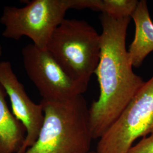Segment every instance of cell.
Wrapping results in <instances>:
<instances>
[{"instance_id": "obj_1", "label": "cell", "mask_w": 153, "mask_h": 153, "mask_svg": "<svg viewBox=\"0 0 153 153\" xmlns=\"http://www.w3.org/2000/svg\"><path fill=\"white\" fill-rule=\"evenodd\" d=\"M101 52L95 71L100 93L89 108L93 140L107 131L145 82L133 71L126 48L131 18H116L102 13Z\"/></svg>"}, {"instance_id": "obj_2", "label": "cell", "mask_w": 153, "mask_h": 153, "mask_svg": "<svg viewBox=\"0 0 153 153\" xmlns=\"http://www.w3.org/2000/svg\"><path fill=\"white\" fill-rule=\"evenodd\" d=\"M44 119L36 141L23 153H90L93 138L89 108L79 95L66 101L42 100Z\"/></svg>"}, {"instance_id": "obj_3", "label": "cell", "mask_w": 153, "mask_h": 153, "mask_svg": "<svg viewBox=\"0 0 153 153\" xmlns=\"http://www.w3.org/2000/svg\"><path fill=\"white\" fill-rule=\"evenodd\" d=\"M47 49L72 79L88 86L100 59L101 35L85 20L65 19Z\"/></svg>"}, {"instance_id": "obj_4", "label": "cell", "mask_w": 153, "mask_h": 153, "mask_svg": "<svg viewBox=\"0 0 153 153\" xmlns=\"http://www.w3.org/2000/svg\"><path fill=\"white\" fill-rule=\"evenodd\" d=\"M23 7L5 6L0 22L4 26L2 35L19 40L27 36L33 44L47 49L51 37L72 7V0H32Z\"/></svg>"}, {"instance_id": "obj_5", "label": "cell", "mask_w": 153, "mask_h": 153, "mask_svg": "<svg viewBox=\"0 0 153 153\" xmlns=\"http://www.w3.org/2000/svg\"><path fill=\"white\" fill-rule=\"evenodd\" d=\"M153 134V76L99 138L95 153H127L140 137Z\"/></svg>"}, {"instance_id": "obj_6", "label": "cell", "mask_w": 153, "mask_h": 153, "mask_svg": "<svg viewBox=\"0 0 153 153\" xmlns=\"http://www.w3.org/2000/svg\"><path fill=\"white\" fill-rule=\"evenodd\" d=\"M21 53L25 71L42 100L66 101L87 90V86L74 81L66 73L48 49L32 43L23 47Z\"/></svg>"}, {"instance_id": "obj_7", "label": "cell", "mask_w": 153, "mask_h": 153, "mask_svg": "<svg viewBox=\"0 0 153 153\" xmlns=\"http://www.w3.org/2000/svg\"><path fill=\"white\" fill-rule=\"evenodd\" d=\"M0 85L11 104L12 113L25 127L26 137L18 153H23L36 141L44 122L43 107L31 99L9 61H0Z\"/></svg>"}, {"instance_id": "obj_8", "label": "cell", "mask_w": 153, "mask_h": 153, "mask_svg": "<svg viewBox=\"0 0 153 153\" xmlns=\"http://www.w3.org/2000/svg\"><path fill=\"white\" fill-rule=\"evenodd\" d=\"M131 17L135 24V35L128 50V54L132 66L138 68L153 51V23L146 1H138Z\"/></svg>"}, {"instance_id": "obj_9", "label": "cell", "mask_w": 153, "mask_h": 153, "mask_svg": "<svg viewBox=\"0 0 153 153\" xmlns=\"http://www.w3.org/2000/svg\"><path fill=\"white\" fill-rule=\"evenodd\" d=\"M7 94L0 85V153H18L26 137V130L9 108Z\"/></svg>"}, {"instance_id": "obj_10", "label": "cell", "mask_w": 153, "mask_h": 153, "mask_svg": "<svg viewBox=\"0 0 153 153\" xmlns=\"http://www.w3.org/2000/svg\"><path fill=\"white\" fill-rule=\"evenodd\" d=\"M138 4L137 0H100V11L116 18H131Z\"/></svg>"}, {"instance_id": "obj_11", "label": "cell", "mask_w": 153, "mask_h": 153, "mask_svg": "<svg viewBox=\"0 0 153 153\" xmlns=\"http://www.w3.org/2000/svg\"><path fill=\"white\" fill-rule=\"evenodd\" d=\"M127 153H153V134L143 137L129 149Z\"/></svg>"}, {"instance_id": "obj_12", "label": "cell", "mask_w": 153, "mask_h": 153, "mask_svg": "<svg viewBox=\"0 0 153 153\" xmlns=\"http://www.w3.org/2000/svg\"><path fill=\"white\" fill-rule=\"evenodd\" d=\"M2 48L1 45L0 44V57L2 56Z\"/></svg>"}, {"instance_id": "obj_13", "label": "cell", "mask_w": 153, "mask_h": 153, "mask_svg": "<svg viewBox=\"0 0 153 153\" xmlns=\"http://www.w3.org/2000/svg\"><path fill=\"white\" fill-rule=\"evenodd\" d=\"M90 153H95V152H90Z\"/></svg>"}]
</instances>
